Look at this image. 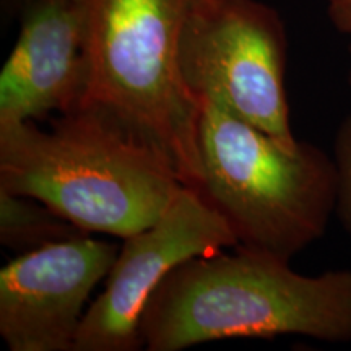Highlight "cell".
I'll return each mask as SVG.
<instances>
[{"label":"cell","mask_w":351,"mask_h":351,"mask_svg":"<svg viewBox=\"0 0 351 351\" xmlns=\"http://www.w3.org/2000/svg\"><path fill=\"white\" fill-rule=\"evenodd\" d=\"M333 158L339 168V194L335 215L351 239V116L341 122L333 142Z\"/></svg>","instance_id":"30bf717a"},{"label":"cell","mask_w":351,"mask_h":351,"mask_svg":"<svg viewBox=\"0 0 351 351\" xmlns=\"http://www.w3.org/2000/svg\"><path fill=\"white\" fill-rule=\"evenodd\" d=\"M122 241L106 287L83 315L73 351L143 350L140 320L166 276L191 258L238 245L221 215L186 186L153 225Z\"/></svg>","instance_id":"8992f818"},{"label":"cell","mask_w":351,"mask_h":351,"mask_svg":"<svg viewBox=\"0 0 351 351\" xmlns=\"http://www.w3.org/2000/svg\"><path fill=\"white\" fill-rule=\"evenodd\" d=\"M86 236L33 197L0 191V244L25 254L60 241Z\"/></svg>","instance_id":"9c48e42d"},{"label":"cell","mask_w":351,"mask_h":351,"mask_svg":"<svg viewBox=\"0 0 351 351\" xmlns=\"http://www.w3.org/2000/svg\"><path fill=\"white\" fill-rule=\"evenodd\" d=\"M328 16L337 29L350 39V54H351V8L343 7H328ZM348 83L351 86V67L348 73Z\"/></svg>","instance_id":"8fae6325"},{"label":"cell","mask_w":351,"mask_h":351,"mask_svg":"<svg viewBox=\"0 0 351 351\" xmlns=\"http://www.w3.org/2000/svg\"><path fill=\"white\" fill-rule=\"evenodd\" d=\"M197 192L221 215L238 245L293 261L322 239L335 215L339 168L317 145L280 142L202 99Z\"/></svg>","instance_id":"277c9868"},{"label":"cell","mask_w":351,"mask_h":351,"mask_svg":"<svg viewBox=\"0 0 351 351\" xmlns=\"http://www.w3.org/2000/svg\"><path fill=\"white\" fill-rule=\"evenodd\" d=\"M33 0H0V10H2V20L5 23H12L13 20H20L26 7Z\"/></svg>","instance_id":"7c38bea8"},{"label":"cell","mask_w":351,"mask_h":351,"mask_svg":"<svg viewBox=\"0 0 351 351\" xmlns=\"http://www.w3.org/2000/svg\"><path fill=\"white\" fill-rule=\"evenodd\" d=\"M289 263L241 245L181 263L145 306L143 350L283 335L351 343V270L302 275Z\"/></svg>","instance_id":"6da1fadb"},{"label":"cell","mask_w":351,"mask_h":351,"mask_svg":"<svg viewBox=\"0 0 351 351\" xmlns=\"http://www.w3.org/2000/svg\"><path fill=\"white\" fill-rule=\"evenodd\" d=\"M287 29L258 0H202L184 29L179 62L197 98L295 147L285 90Z\"/></svg>","instance_id":"5b68a950"},{"label":"cell","mask_w":351,"mask_h":351,"mask_svg":"<svg viewBox=\"0 0 351 351\" xmlns=\"http://www.w3.org/2000/svg\"><path fill=\"white\" fill-rule=\"evenodd\" d=\"M119 245L90 236L19 254L0 270V337L10 351H73L93 289Z\"/></svg>","instance_id":"52a82bcc"},{"label":"cell","mask_w":351,"mask_h":351,"mask_svg":"<svg viewBox=\"0 0 351 351\" xmlns=\"http://www.w3.org/2000/svg\"><path fill=\"white\" fill-rule=\"evenodd\" d=\"M86 75L82 0H33L0 73V122L77 111Z\"/></svg>","instance_id":"ba28073f"},{"label":"cell","mask_w":351,"mask_h":351,"mask_svg":"<svg viewBox=\"0 0 351 351\" xmlns=\"http://www.w3.org/2000/svg\"><path fill=\"white\" fill-rule=\"evenodd\" d=\"M200 2L82 0L88 75L80 108L103 114L155 148L195 191L204 106L184 82L179 52Z\"/></svg>","instance_id":"3957f363"},{"label":"cell","mask_w":351,"mask_h":351,"mask_svg":"<svg viewBox=\"0 0 351 351\" xmlns=\"http://www.w3.org/2000/svg\"><path fill=\"white\" fill-rule=\"evenodd\" d=\"M328 7H343V8H351V0H326Z\"/></svg>","instance_id":"4fadbf2b"},{"label":"cell","mask_w":351,"mask_h":351,"mask_svg":"<svg viewBox=\"0 0 351 351\" xmlns=\"http://www.w3.org/2000/svg\"><path fill=\"white\" fill-rule=\"evenodd\" d=\"M182 187L163 155L96 111L60 114L49 130L0 122V191L43 202L86 234L125 239Z\"/></svg>","instance_id":"7a4b0ae2"}]
</instances>
